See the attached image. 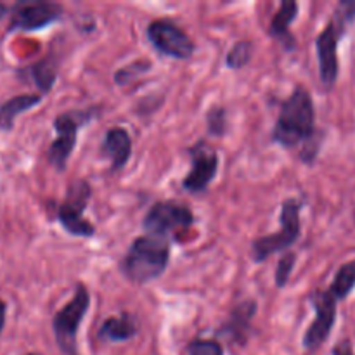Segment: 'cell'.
Returning a JSON list of instances; mask_svg holds the SVG:
<instances>
[{
  "label": "cell",
  "mask_w": 355,
  "mask_h": 355,
  "mask_svg": "<svg viewBox=\"0 0 355 355\" xmlns=\"http://www.w3.org/2000/svg\"><path fill=\"white\" fill-rule=\"evenodd\" d=\"M315 113L314 103L304 87H297L290 97L283 103L277 116L276 127H274L272 137L284 148H293L297 144H312L318 148L315 139Z\"/></svg>",
  "instance_id": "obj_1"
},
{
  "label": "cell",
  "mask_w": 355,
  "mask_h": 355,
  "mask_svg": "<svg viewBox=\"0 0 355 355\" xmlns=\"http://www.w3.org/2000/svg\"><path fill=\"white\" fill-rule=\"evenodd\" d=\"M168 259L170 245L165 236H141L128 248L121 269L134 283H148L162 276Z\"/></svg>",
  "instance_id": "obj_2"
},
{
  "label": "cell",
  "mask_w": 355,
  "mask_h": 355,
  "mask_svg": "<svg viewBox=\"0 0 355 355\" xmlns=\"http://www.w3.org/2000/svg\"><path fill=\"white\" fill-rule=\"evenodd\" d=\"M355 19V2H340L324 30L315 38L319 55V75L324 85L331 87L338 76V42L347 24Z\"/></svg>",
  "instance_id": "obj_3"
},
{
  "label": "cell",
  "mask_w": 355,
  "mask_h": 355,
  "mask_svg": "<svg viewBox=\"0 0 355 355\" xmlns=\"http://www.w3.org/2000/svg\"><path fill=\"white\" fill-rule=\"evenodd\" d=\"M90 305V295L83 284H78L75 297L54 315L52 328H54L55 342L64 355H80L76 347V333H78L80 322L87 314Z\"/></svg>",
  "instance_id": "obj_4"
},
{
  "label": "cell",
  "mask_w": 355,
  "mask_h": 355,
  "mask_svg": "<svg viewBox=\"0 0 355 355\" xmlns=\"http://www.w3.org/2000/svg\"><path fill=\"white\" fill-rule=\"evenodd\" d=\"M300 201L288 198L281 210V231L277 234H269L253 241V259L257 262L269 259L272 253L286 250L293 245L300 236Z\"/></svg>",
  "instance_id": "obj_5"
},
{
  "label": "cell",
  "mask_w": 355,
  "mask_h": 355,
  "mask_svg": "<svg viewBox=\"0 0 355 355\" xmlns=\"http://www.w3.org/2000/svg\"><path fill=\"white\" fill-rule=\"evenodd\" d=\"M90 198V186L85 180H76L69 186L68 194H66L64 203L59 207L58 218L62 227L75 236H92L96 232L94 225L83 218V210Z\"/></svg>",
  "instance_id": "obj_6"
},
{
  "label": "cell",
  "mask_w": 355,
  "mask_h": 355,
  "mask_svg": "<svg viewBox=\"0 0 355 355\" xmlns=\"http://www.w3.org/2000/svg\"><path fill=\"white\" fill-rule=\"evenodd\" d=\"M151 44L162 54L175 59H187L194 52V44L189 35L168 19H156L148 26Z\"/></svg>",
  "instance_id": "obj_7"
},
{
  "label": "cell",
  "mask_w": 355,
  "mask_h": 355,
  "mask_svg": "<svg viewBox=\"0 0 355 355\" xmlns=\"http://www.w3.org/2000/svg\"><path fill=\"white\" fill-rule=\"evenodd\" d=\"M90 114L87 113H61L55 116L54 128H55V141L49 148L47 158L52 166L58 170L64 168L69 155L76 146V134H78L80 125L83 120H87Z\"/></svg>",
  "instance_id": "obj_8"
},
{
  "label": "cell",
  "mask_w": 355,
  "mask_h": 355,
  "mask_svg": "<svg viewBox=\"0 0 355 355\" xmlns=\"http://www.w3.org/2000/svg\"><path fill=\"white\" fill-rule=\"evenodd\" d=\"M194 217L191 210L175 201H159L153 205L144 218V229L149 234L165 236L166 232L186 229L193 224Z\"/></svg>",
  "instance_id": "obj_9"
},
{
  "label": "cell",
  "mask_w": 355,
  "mask_h": 355,
  "mask_svg": "<svg viewBox=\"0 0 355 355\" xmlns=\"http://www.w3.org/2000/svg\"><path fill=\"white\" fill-rule=\"evenodd\" d=\"M62 7L54 2H17L10 14L9 30H40L61 17Z\"/></svg>",
  "instance_id": "obj_10"
},
{
  "label": "cell",
  "mask_w": 355,
  "mask_h": 355,
  "mask_svg": "<svg viewBox=\"0 0 355 355\" xmlns=\"http://www.w3.org/2000/svg\"><path fill=\"white\" fill-rule=\"evenodd\" d=\"M312 304L315 309V319L304 336V345L307 350L319 349L328 340L336 319V300L329 291H315Z\"/></svg>",
  "instance_id": "obj_11"
},
{
  "label": "cell",
  "mask_w": 355,
  "mask_h": 355,
  "mask_svg": "<svg viewBox=\"0 0 355 355\" xmlns=\"http://www.w3.org/2000/svg\"><path fill=\"white\" fill-rule=\"evenodd\" d=\"M189 155L193 159V168L184 179V189H187L189 193H203L210 186L214 177L217 175L218 156L205 142L194 146Z\"/></svg>",
  "instance_id": "obj_12"
},
{
  "label": "cell",
  "mask_w": 355,
  "mask_h": 355,
  "mask_svg": "<svg viewBox=\"0 0 355 355\" xmlns=\"http://www.w3.org/2000/svg\"><path fill=\"white\" fill-rule=\"evenodd\" d=\"M103 148L107 155L111 156V165L113 170H120L121 166H125V163L128 162L132 153V141L130 135L125 128L114 127L110 128L104 135Z\"/></svg>",
  "instance_id": "obj_13"
},
{
  "label": "cell",
  "mask_w": 355,
  "mask_h": 355,
  "mask_svg": "<svg viewBox=\"0 0 355 355\" xmlns=\"http://www.w3.org/2000/svg\"><path fill=\"white\" fill-rule=\"evenodd\" d=\"M40 101L42 97L38 94H21V96L10 97L9 101H6L0 106V130H10L14 127V120L17 118V114L37 106Z\"/></svg>",
  "instance_id": "obj_14"
},
{
  "label": "cell",
  "mask_w": 355,
  "mask_h": 355,
  "mask_svg": "<svg viewBox=\"0 0 355 355\" xmlns=\"http://www.w3.org/2000/svg\"><path fill=\"white\" fill-rule=\"evenodd\" d=\"M99 335L101 338L110 340V342H125L137 335V324H135L134 318L128 314L113 315L104 321Z\"/></svg>",
  "instance_id": "obj_15"
},
{
  "label": "cell",
  "mask_w": 355,
  "mask_h": 355,
  "mask_svg": "<svg viewBox=\"0 0 355 355\" xmlns=\"http://www.w3.org/2000/svg\"><path fill=\"white\" fill-rule=\"evenodd\" d=\"M298 12V3L293 0H284L279 10L270 21V35L283 42L286 47H293V37L290 33V24Z\"/></svg>",
  "instance_id": "obj_16"
},
{
  "label": "cell",
  "mask_w": 355,
  "mask_h": 355,
  "mask_svg": "<svg viewBox=\"0 0 355 355\" xmlns=\"http://www.w3.org/2000/svg\"><path fill=\"white\" fill-rule=\"evenodd\" d=\"M354 288H355V260L340 267V270L335 276V281H333V284L329 286L328 291L329 295L338 302L349 297L350 291H352Z\"/></svg>",
  "instance_id": "obj_17"
},
{
  "label": "cell",
  "mask_w": 355,
  "mask_h": 355,
  "mask_svg": "<svg viewBox=\"0 0 355 355\" xmlns=\"http://www.w3.org/2000/svg\"><path fill=\"white\" fill-rule=\"evenodd\" d=\"M31 75H33V80L38 85V89L49 92L55 82V66L52 64L51 59H44V61L37 62L31 68Z\"/></svg>",
  "instance_id": "obj_18"
},
{
  "label": "cell",
  "mask_w": 355,
  "mask_h": 355,
  "mask_svg": "<svg viewBox=\"0 0 355 355\" xmlns=\"http://www.w3.org/2000/svg\"><path fill=\"white\" fill-rule=\"evenodd\" d=\"M250 58H252V44L241 40L229 51L227 58H225V64L232 69H241L243 66L248 64Z\"/></svg>",
  "instance_id": "obj_19"
},
{
  "label": "cell",
  "mask_w": 355,
  "mask_h": 355,
  "mask_svg": "<svg viewBox=\"0 0 355 355\" xmlns=\"http://www.w3.org/2000/svg\"><path fill=\"white\" fill-rule=\"evenodd\" d=\"M187 355H224V349L215 340H193L187 345Z\"/></svg>",
  "instance_id": "obj_20"
},
{
  "label": "cell",
  "mask_w": 355,
  "mask_h": 355,
  "mask_svg": "<svg viewBox=\"0 0 355 355\" xmlns=\"http://www.w3.org/2000/svg\"><path fill=\"white\" fill-rule=\"evenodd\" d=\"M295 260H297V255L291 252H288L283 259L279 260L277 263V269H276V284L279 288L286 286L288 279H290V274L295 267Z\"/></svg>",
  "instance_id": "obj_21"
},
{
  "label": "cell",
  "mask_w": 355,
  "mask_h": 355,
  "mask_svg": "<svg viewBox=\"0 0 355 355\" xmlns=\"http://www.w3.org/2000/svg\"><path fill=\"white\" fill-rule=\"evenodd\" d=\"M208 128L211 134L222 135L225 132V111L222 107H214L207 116Z\"/></svg>",
  "instance_id": "obj_22"
},
{
  "label": "cell",
  "mask_w": 355,
  "mask_h": 355,
  "mask_svg": "<svg viewBox=\"0 0 355 355\" xmlns=\"http://www.w3.org/2000/svg\"><path fill=\"white\" fill-rule=\"evenodd\" d=\"M333 355H355L352 350V343H350L349 340H343V342H340L338 345L333 349Z\"/></svg>",
  "instance_id": "obj_23"
},
{
  "label": "cell",
  "mask_w": 355,
  "mask_h": 355,
  "mask_svg": "<svg viewBox=\"0 0 355 355\" xmlns=\"http://www.w3.org/2000/svg\"><path fill=\"white\" fill-rule=\"evenodd\" d=\"M6 312H7V305L6 302L0 298V333H2L3 326H6Z\"/></svg>",
  "instance_id": "obj_24"
},
{
  "label": "cell",
  "mask_w": 355,
  "mask_h": 355,
  "mask_svg": "<svg viewBox=\"0 0 355 355\" xmlns=\"http://www.w3.org/2000/svg\"><path fill=\"white\" fill-rule=\"evenodd\" d=\"M7 10H9V7H7L6 3H2V2H0V19H2V17L6 16V12H7Z\"/></svg>",
  "instance_id": "obj_25"
},
{
  "label": "cell",
  "mask_w": 355,
  "mask_h": 355,
  "mask_svg": "<svg viewBox=\"0 0 355 355\" xmlns=\"http://www.w3.org/2000/svg\"><path fill=\"white\" fill-rule=\"evenodd\" d=\"M26 355H40V354H37V352H31V354H26Z\"/></svg>",
  "instance_id": "obj_26"
}]
</instances>
